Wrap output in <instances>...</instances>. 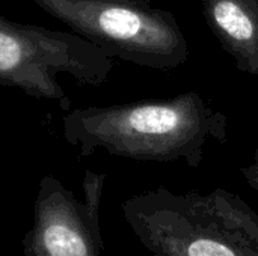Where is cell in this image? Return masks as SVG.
Wrapping results in <instances>:
<instances>
[{
  "label": "cell",
  "mask_w": 258,
  "mask_h": 256,
  "mask_svg": "<svg viewBox=\"0 0 258 256\" xmlns=\"http://www.w3.org/2000/svg\"><path fill=\"white\" fill-rule=\"evenodd\" d=\"M63 137L82 155L104 149L141 161H184L197 169L209 139L225 143L228 118L198 92L109 107H80L62 118Z\"/></svg>",
  "instance_id": "6da1fadb"
},
{
  "label": "cell",
  "mask_w": 258,
  "mask_h": 256,
  "mask_svg": "<svg viewBox=\"0 0 258 256\" xmlns=\"http://www.w3.org/2000/svg\"><path fill=\"white\" fill-rule=\"evenodd\" d=\"M124 210L153 256H258V213L225 189L201 195L157 187Z\"/></svg>",
  "instance_id": "7a4b0ae2"
},
{
  "label": "cell",
  "mask_w": 258,
  "mask_h": 256,
  "mask_svg": "<svg viewBox=\"0 0 258 256\" xmlns=\"http://www.w3.org/2000/svg\"><path fill=\"white\" fill-rule=\"evenodd\" d=\"M107 56L169 71L186 63L189 42L169 11L125 0H33Z\"/></svg>",
  "instance_id": "3957f363"
},
{
  "label": "cell",
  "mask_w": 258,
  "mask_h": 256,
  "mask_svg": "<svg viewBox=\"0 0 258 256\" xmlns=\"http://www.w3.org/2000/svg\"><path fill=\"white\" fill-rule=\"evenodd\" d=\"M113 69V57L76 32L21 24L0 14V86L17 88L36 100L70 101L59 74L77 83L101 86Z\"/></svg>",
  "instance_id": "277c9868"
},
{
  "label": "cell",
  "mask_w": 258,
  "mask_h": 256,
  "mask_svg": "<svg viewBox=\"0 0 258 256\" xmlns=\"http://www.w3.org/2000/svg\"><path fill=\"white\" fill-rule=\"evenodd\" d=\"M201 9L236 68L258 75V0H201Z\"/></svg>",
  "instance_id": "5b68a950"
},
{
  "label": "cell",
  "mask_w": 258,
  "mask_h": 256,
  "mask_svg": "<svg viewBox=\"0 0 258 256\" xmlns=\"http://www.w3.org/2000/svg\"><path fill=\"white\" fill-rule=\"evenodd\" d=\"M44 240L51 256H88V246L85 240L68 226H48L45 229Z\"/></svg>",
  "instance_id": "8992f818"
},
{
  "label": "cell",
  "mask_w": 258,
  "mask_h": 256,
  "mask_svg": "<svg viewBox=\"0 0 258 256\" xmlns=\"http://www.w3.org/2000/svg\"><path fill=\"white\" fill-rule=\"evenodd\" d=\"M240 172H242L245 181L248 183V186L258 193V148L254 152L252 163L245 166V167H242Z\"/></svg>",
  "instance_id": "52a82bcc"
},
{
  "label": "cell",
  "mask_w": 258,
  "mask_h": 256,
  "mask_svg": "<svg viewBox=\"0 0 258 256\" xmlns=\"http://www.w3.org/2000/svg\"><path fill=\"white\" fill-rule=\"evenodd\" d=\"M125 2H132L136 5H142V6H150V0H125Z\"/></svg>",
  "instance_id": "ba28073f"
}]
</instances>
